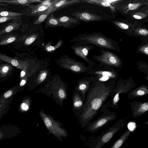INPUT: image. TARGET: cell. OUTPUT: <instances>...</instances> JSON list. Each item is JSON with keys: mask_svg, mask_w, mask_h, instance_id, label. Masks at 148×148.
<instances>
[{"mask_svg": "<svg viewBox=\"0 0 148 148\" xmlns=\"http://www.w3.org/2000/svg\"><path fill=\"white\" fill-rule=\"evenodd\" d=\"M39 114L49 134H52L54 137L61 141H62V137L67 138V132L61 122L55 120L51 115L47 114L42 109Z\"/></svg>", "mask_w": 148, "mask_h": 148, "instance_id": "3", "label": "cell"}, {"mask_svg": "<svg viewBox=\"0 0 148 148\" xmlns=\"http://www.w3.org/2000/svg\"><path fill=\"white\" fill-rule=\"evenodd\" d=\"M71 15L75 18L86 22L98 21L102 19L100 16L86 11L75 12Z\"/></svg>", "mask_w": 148, "mask_h": 148, "instance_id": "19", "label": "cell"}, {"mask_svg": "<svg viewBox=\"0 0 148 148\" xmlns=\"http://www.w3.org/2000/svg\"><path fill=\"white\" fill-rule=\"evenodd\" d=\"M20 83L19 85L20 87L24 86L27 83L28 81H29L28 79L24 78L20 80Z\"/></svg>", "mask_w": 148, "mask_h": 148, "instance_id": "45", "label": "cell"}, {"mask_svg": "<svg viewBox=\"0 0 148 148\" xmlns=\"http://www.w3.org/2000/svg\"><path fill=\"white\" fill-rule=\"evenodd\" d=\"M146 0H130L127 1L117 0L112 4L118 10L127 14L138 9L142 5L148 4Z\"/></svg>", "mask_w": 148, "mask_h": 148, "instance_id": "10", "label": "cell"}, {"mask_svg": "<svg viewBox=\"0 0 148 148\" xmlns=\"http://www.w3.org/2000/svg\"><path fill=\"white\" fill-rule=\"evenodd\" d=\"M148 94V88L146 84L142 85L130 91L128 93V98H133L144 96Z\"/></svg>", "mask_w": 148, "mask_h": 148, "instance_id": "23", "label": "cell"}, {"mask_svg": "<svg viewBox=\"0 0 148 148\" xmlns=\"http://www.w3.org/2000/svg\"><path fill=\"white\" fill-rule=\"evenodd\" d=\"M61 27L57 18L54 16L53 13H51L47 18L45 27L55 28Z\"/></svg>", "mask_w": 148, "mask_h": 148, "instance_id": "32", "label": "cell"}, {"mask_svg": "<svg viewBox=\"0 0 148 148\" xmlns=\"http://www.w3.org/2000/svg\"><path fill=\"white\" fill-rule=\"evenodd\" d=\"M109 82H110L104 83L94 76L87 92L84 107L78 117L82 127H87L91 122L111 95L115 85L111 86Z\"/></svg>", "mask_w": 148, "mask_h": 148, "instance_id": "1", "label": "cell"}, {"mask_svg": "<svg viewBox=\"0 0 148 148\" xmlns=\"http://www.w3.org/2000/svg\"><path fill=\"white\" fill-rule=\"evenodd\" d=\"M84 104V101L82 100L81 93L74 90L72 95V108L75 114L77 117L80 115Z\"/></svg>", "mask_w": 148, "mask_h": 148, "instance_id": "14", "label": "cell"}, {"mask_svg": "<svg viewBox=\"0 0 148 148\" xmlns=\"http://www.w3.org/2000/svg\"><path fill=\"white\" fill-rule=\"evenodd\" d=\"M52 8L51 5L47 10L42 12L37 16V19L34 22V24L38 25L41 23L52 13Z\"/></svg>", "mask_w": 148, "mask_h": 148, "instance_id": "33", "label": "cell"}, {"mask_svg": "<svg viewBox=\"0 0 148 148\" xmlns=\"http://www.w3.org/2000/svg\"><path fill=\"white\" fill-rule=\"evenodd\" d=\"M12 98L8 99L0 104V119L8 112L10 109V103Z\"/></svg>", "mask_w": 148, "mask_h": 148, "instance_id": "35", "label": "cell"}, {"mask_svg": "<svg viewBox=\"0 0 148 148\" xmlns=\"http://www.w3.org/2000/svg\"><path fill=\"white\" fill-rule=\"evenodd\" d=\"M5 35H3L1 36H0V40L2 38H3L4 36Z\"/></svg>", "mask_w": 148, "mask_h": 148, "instance_id": "48", "label": "cell"}, {"mask_svg": "<svg viewBox=\"0 0 148 148\" xmlns=\"http://www.w3.org/2000/svg\"><path fill=\"white\" fill-rule=\"evenodd\" d=\"M63 42L62 40L60 39L57 43L54 46H52L50 43H48L45 46V49L46 51L49 52H52L55 51L60 47L63 44Z\"/></svg>", "mask_w": 148, "mask_h": 148, "instance_id": "36", "label": "cell"}, {"mask_svg": "<svg viewBox=\"0 0 148 148\" xmlns=\"http://www.w3.org/2000/svg\"><path fill=\"white\" fill-rule=\"evenodd\" d=\"M24 15V13H22L6 11H0V16L7 17L21 16Z\"/></svg>", "mask_w": 148, "mask_h": 148, "instance_id": "37", "label": "cell"}, {"mask_svg": "<svg viewBox=\"0 0 148 148\" xmlns=\"http://www.w3.org/2000/svg\"><path fill=\"white\" fill-rule=\"evenodd\" d=\"M137 65L138 69L141 71L147 74L148 75V65L146 63L143 62H137Z\"/></svg>", "mask_w": 148, "mask_h": 148, "instance_id": "39", "label": "cell"}, {"mask_svg": "<svg viewBox=\"0 0 148 148\" xmlns=\"http://www.w3.org/2000/svg\"><path fill=\"white\" fill-rule=\"evenodd\" d=\"M21 89L19 85H16L4 92L0 95V104L12 98Z\"/></svg>", "mask_w": 148, "mask_h": 148, "instance_id": "24", "label": "cell"}, {"mask_svg": "<svg viewBox=\"0 0 148 148\" xmlns=\"http://www.w3.org/2000/svg\"><path fill=\"white\" fill-rule=\"evenodd\" d=\"M5 9V8L0 7V11H4Z\"/></svg>", "mask_w": 148, "mask_h": 148, "instance_id": "47", "label": "cell"}, {"mask_svg": "<svg viewBox=\"0 0 148 148\" xmlns=\"http://www.w3.org/2000/svg\"><path fill=\"white\" fill-rule=\"evenodd\" d=\"M94 48L93 46L89 45H81L72 47L75 55L83 59L89 64V65L92 66L95 63L90 60L88 58L87 56L89 51Z\"/></svg>", "mask_w": 148, "mask_h": 148, "instance_id": "17", "label": "cell"}, {"mask_svg": "<svg viewBox=\"0 0 148 148\" xmlns=\"http://www.w3.org/2000/svg\"><path fill=\"white\" fill-rule=\"evenodd\" d=\"M57 64L61 68L76 73H87L92 69L93 66L87 67L85 64L70 58L67 55L61 56L56 60Z\"/></svg>", "mask_w": 148, "mask_h": 148, "instance_id": "6", "label": "cell"}, {"mask_svg": "<svg viewBox=\"0 0 148 148\" xmlns=\"http://www.w3.org/2000/svg\"><path fill=\"white\" fill-rule=\"evenodd\" d=\"M137 85L132 77L125 80L120 78L115 84L110 96L111 100L105 105L117 108L120 94L129 92Z\"/></svg>", "mask_w": 148, "mask_h": 148, "instance_id": "5", "label": "cell"}, {"mask_svg": "<svg viewBox=\"0 0 148 148\" xmlns=\"http://www.w3.org/2000/svg\"><path fill=\"white\" fill-rule=\"evenodd\" d=\"M101 54L98 55H94L95 59L102 65L120 68L122 63L121 59L115 54L107 50L100 49Z\"/></svg>", "mask_w": 148, "mask_h": 148, "instance_id": "9", "label": "cell"}, {"mask_svg": "<svg viewBox=\"0 0 148 148\" xmlns=\"http://www.w3.org/2000/svg\"><path fill=\"white\" fill-rule=\"evenodd\" d=\"M148 16V12H146L136 11L132 13L131 16L132 18L136 19L144 18Z\"/></svg>", "mask_w": 148, "mask_h": 148, "instance_id": "38", "label": "cell"}, {"mask_svg": "<svg viewBox=\"0 0 148 148\" xmlns=\"http://www.w3.org/2000/svg\"><path fill=\"white\" fill-rule=\"evenodd\" d=\"M21 23V22L19 21H12L8 23L0 31V36L18 29Z\"/></svg>", "mask_w": 148, "mask_h": 148, "instance_id": "27", "label": "cell"}, {"mask_svg": "<svg viewBox=\"0 0 148 148\" xmlns=\"http://www.w3.org/2000/svg\"><path fill=\"white\" fill-rule=\"evenodd\" d=\"M14 66L7 63H2L0 64V78L7 77L14 70Z\"/></svg>", "mask_w": 148, "mask_h": 148, "instance_id": "29", "label": "cell"}, {"mask_svg": "<svg viewBox=\"0 0 148 148\" xmlns=\"http://www.w3.org/2000/svg\"><path fill=\"white\" fill-rule=\"evenodd\" d=\"M125 120L121 119L116 122L100 136L95 139L90 145L91 148H102L111 139L114 135L124 125Z\"/></svg>", "mask_w": 148, "mask_h": 148, "instance_id": "7", "label": "cell"}, {"mask_svg": "<svg viewBox=\"0 0 148 148\" xmlns=\"http://www.w3.org/2000/svg\"><path fill=\"white\" fill-rule=\"evenodd\" d=\"M21 18V16L12 17L0 16V23L10 21H12V22L15 21H19Z\"/></svg>", "mask_w": 148, "mask_h": 148, "instance_id": "41", "label": "cell"}, {"mask_svg": "<svg viewBox=\"0 0 148 148\" xmlns=\"http://www.w3.org/2000/svg\"><path fill=\"white\" fill-rule=\"evenodd\" d=\"M105 110L103 114L93 122L90 123L86 127L88 132L92 133L96 132L116 119V114L114 112H111L107 109Z\"/></svg>", "mask_w": 148, "mask_h": 148, "instance_id": "8", "label": "cell"}, {"mask_svg": "<svg viewBox=\"0 0 148 148\" xmlns=\"http://www.w3.org/2000/svg\"><path fill=\"white\" fill-rule=\"evenodd\" d=\"M0 5L1 6H8V5L6 4H4L1 3V0H0Z\"/></svg>", "mask_w": 148, "mask_h": 148, "instance_id": "46", "label": "cell"}, {"mask_svg": "<svg viewBox=\"0 0 148 148\" xmlns=\"http://www.w3.org/2000/svg\"><path fill=\"white\" fill-rule=\"evenodd\" d=\"M112 23L121 29L130 32L134 30L137 24L136 23L132 24L125 21H113Z\"/></svg>", "mask_w": 148, "mask_h": 148, "instance_id": "26", "label": "cell"}, {"mask_svg": "<svg viewBox=\"0 0 148 148\" xmlns=\"http://www.w3.org/2000/svg\"><path fill=\"white\" fill-rule=\"evenodd\" d=\"M43 1L37 0H2L1 3H4L8 4L15 5L29 6L31 3H42Z\"/></svg>", "mask_w": 148, "mask_h": 148, "instance_id": "25", "label": "cell"}, {"mask_svg": "<svg viewBox=\"0 0 148 148\" xmlns=\"http://www.w3.org/2000/svg\"><path fill=\"white\" fill-rule=\"evenodd\" d=\"M32 100L29 96H26L22 101L18 108L21 113H25L28 111L30 108Z\"/></svg>", "mask_w": 148, "mask_h": 148, "instance_id": "31", "label": "cell"}, {"mask_svg": "<svg viewBox=\"0 0 148 148\" xmlns=\"http://www.w3.org/2000/svg\"><path fill=\"white\" fill-rule=\"evenodd\" d=\"M83 3L81 0H55L51 1V6L52 8V12L68 6L75 3Z\"/></svg>", "mask_w": 148, "mask_h": 148, "instance_id": "21", "label": "cell"}, {"mask_svg": "<svg viewBox=\"0 0 148 148\" xmlns=\"http://www.w3.org/2000/svg\"><path fill=\"white\" fill-rule=\"evenodd\" d=\"M51 74L50 69L47 68L40 70L35 77L30 82V89H35L39 85L47 82L51 76Z\"/></svg>", "mask_w": 148, "mask_h": 148, "instance_id": "12", "label": "cell"}, {"mask_svg": "<svg viewBox=\"0 0 148 148\" xmlns=\"http://www.w3.org/2000/svg\"><path fill=\"white\" fill-rule=\"evenodd\" d=\"M36 34H32L28 36L25 39L24 44L26 45H28L32 44L37 37Z\"/></svg>", "mask_w": 148, "mask_h": 148, "instance_id": "42", "label": "cell"}, {"mask_svg": "<svg viewBox=\"0 0 148 148\" xmlns=\"http://www.w3.org/2000/svg\"><path fill=\"white\" fill-rule=\"evenodd\" d=\"M135 34L143 36H148V32L147 29L143 28H138L134 30Z\"/></svg>", "mask_w": 148, "mask_h": 148, "instance_id": "40", "label": "cell"}, {"mask_svg": "<svg viewBox=\"0 0 148 148\" xmlns=\"http://www.w3.org/2000/svg\"><path fill=\"white\" fill-rule=\"evenodd\" d=\"M68 84L63 81L59 75L56 74L51 76L44 86L38 90L36 93H40L52 98L57 104L62 106L64 101L67 99V90Z\"/></svg>", "mask_w": 148, "mask_h": 148, "instance_id": "2", "label": "cell"}, {"mask_svg": "<svg viewBox=\"0 0 148 148\" xmlns=\"http://www.w3.org/2000/svg\"><path fill=\"white\" fill-rule=\"evenodd\" d=\"M132 117L137 118L146 112L148 110V101H134L130 103Z\"/></svg>", "mask_w": 148, "mask_h": 148, "instance_id": "15", "label": "cell"}, {"mask_svg": "<svg viewBox=\"0 0 148 148\" xmlns=\"http://www.w3.org/2000/svg\"><path fill=\"white\" fill-rule=\"evenodd\" d=\"M0 60L9 63L21 70L25 63V60H23L11 58L0 53Z\"/></svg>", "mask_w": 148, "mask_h": 148, "instance_id": "20", "label": "cell"}, {"mask_svg": "<svg viewBox=\"0 0 148 148\" xmlns=\"http://www.w3.org/2000/svg\"><path fill=\"white\" fill-rule=\"evenodd\" d=\"M19 128L14 125H4L0 127V140L16 136L21 132Z\"/></svg>", "mask_w": 148, "mask_h": 148, "instance_id": "16", "label": "cell"}, {"mask_svg": "<svg viewBox=\"0 0 148 148\" xmlns=\"http://www.w3.org/2000/svg\"><path fill=\"white\" fill-rule=\"evenodd\" d=\"M18 36L9 34L5 35V36L0 40V46L5 45L12 42L17 39Z\"/></svg>", "mask_w": 148, "mask_h": 148, "instance_id": "34", "label": "cell"}, {"mask_svg": "<svg viewBox=\"0 0 148 148\" xmlns=\"http://www.w3.org/2000/svg\"><path fill=\"white\" fill-rule=\"evenodd\" d=\"M128 130L132 132H134L136 128V125L135 122H130L127 125Z\"/></svg>", "mask_w": 148, "mask_h": 148, "instance_id": "44", "label": "cell"}, {"mask_svg": "<svg viewBox=\"0 0 148 148\" xmlns=\"http://www.w3.org/2000/svg\"><path fill=\"white\" fill-rule=\"evenodd\" d=\"M51 0L44 1L36 5H30L28 14L32 16H38L41 13L47 10L51 6Z\"/></svg>", "mask_w": 148, "mask_h": 148, "instance_id": "18", "label": "cell"}, {"mask_svg": "<svg viewBox=\"0 0 148 148\" xmlns=\"http://www.w3.org/2000/svg\"><path fill=\"white\" fill-rule=\"evenodd\" d=\"M132 133V132L127 130L109 148H121Z\"/></svg>", "mask_w": 148, "mask_h": 148, "instance_id": "30", "label": "cell"}, {"mask_svg": "<svg viewBox=\"0 0 148 148\" xmlns=\"http://www.w3.org/2000/svg\"><path fill=\"white\" fill-rule=\"evenodd\" d=\"M83 2H86L89 3L103 7H110L111 10H115V8L113 7L111 4L117 0H82Z\"/></svg>", "mask_w": 148, "mask_h": 148, "instance_id": "28", "label": "cell"}, {"mask_svg": "<svg viewBox=\"0 0 148 148\" xmlns=\"http://www.w3.org/2000/svg\"><path fill=\"white\" fill-rule=\"evenodd\" d=\"M139 51L140 53L148 55V45L146 44L140 46L139 49Z\"/></svg>", "mask_w": 148, "mask_h": 148, "instance_id": "43", "label": "cell"}, {"mask_svg": "<svg viewBox=\"0 0 148 148\" xmlns=\"http://www.w3.org/2000/svg\"><path fill=\"white\" fill-rule=\"evenodd\" d=\"M61 27L69 28L75 26L79 23V19L67 16H63L57 18Z\"/></svg>", "mask_w": 148, "mask_h": 148, "instance_id": "22", "label": "cell"}, {"mask_svg": "<svg viewBox=\"0 0 148 148\" xmlns=\"http://www.w3.org/2000/svg\"><path fill=\"white\" fill-rule=\"evenodd\" d=\"M94 79V76L84 77L78 79L77 82L75 90L81 93L82 96V100L84 101L86 95L88 91L90 84L92 83Z\"/></svg>", "mask_w": 148, "mask_h": 148, "instance_id": "13", "label": "cell"}, {"mask_svg": "<svg viewBox=\"0 0 148 148\" xmlns=\"http://www.w3.org/2000/svg\"><path fill=\"white\" fill-rule=\"evenodd\" d=\"M3 62V61H2V60H0V63H1V62Z\"/></svg>", "mask_w": 148, "mask_h": 148, "instance_id": "49", "label": "cell"}, {"mask_svg": "<svg viewBox=\"0 0 148 148\" xmlns=\"http://www.w3.org/2000/svg\"><path fill=\"white\" fill-rule=\"evenodd\" d=\"M109 70H101L100 69H92L86 73V75H94V76L97 80L100 82H105L108 80H116L118 73L116 70L112 69Z\"/></svg>", "mask_w": 148, "mask_h": 148, "instance_id": "11", "label": "cell"}, {"mask_svg": "<svg viewBox=\"0 0 148 148\" xmlns=\"http://www.w3.org/2000/svg\"><path fill=\"white\" fill-rule=\"evenodd\" d=\"M80 40L100 48L120 51L118 43L99 33L86 34Z\"/></svg>", "mask_w": 148, "mask_h": 148, "instance_id": "4", "label": "cell"}]
</instances>
